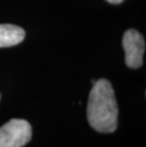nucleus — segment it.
<instances>
[{
	"label": "nucleus",
	"mask_w": 146,
	"mask_h": 147,
	"mask_svg": "<svg viewBox=\"0 0 146 147\" xmlns=\"http://www.w3.org/2000/svg\"><path fill=\"white\" fill-rule=\"evenodd\" d=\"M87 121L100 133H113L118 126L119 109L112 84L106 79L96 81L87 102Z\"/></svg>",
	"instance_id": "1"
},
{
	"label": "nucleus",
	"mask_w": 146,
	"mask_h": 147,
	"mask_svg": "<svg viewBox=\"0 0 146 147\" xmlns=\"http://www.w3.org/2000/svg\"><path fill=\"white\" fill-rule=\"evenodd\" d=\"M32 129L29 121L11 119L0 127V147H23L30 142Z\"/></svg>",
	"instance_id": "2"
},
{
	"label": "nucleus",
	"mask_w": 146,
	"mask_h": 147,
	"mask_svg": "<svg viewBox=\"0 0 146 147\" xmlns=\"http://www.w3.org/2000/svg\"><path fill=\"white\" fill-rule=\"evenodd\" d=\"M122 47L125 53V64L131 68H139L143 64L145 40L138 30H127L123 34Z\"/></svg>",
	"instance_id": "3"
},
{
	"label": "nucleus",
	"mask_w": 146,
	"mask_h": 147,
	"mask_svg": "<svg viewBox=\"0 0 146 147\" xmlns=\"http://www.w3.org/2000/svg\"><path fill=\"white\" fill-rule=\"evenodd\" d=\"M25 30L22 28L11 24L0 25V48H8L18 45L25 38Z\"/></svg>",
	"instance_id": "4"
},
{
	"label": "nucleus",
	"mask_w": 146,
	"mask_h": 147,
	"mask_svg": "<svg viewBox=\"0 0 146 147\" xmlns=\"http://www.w3.org/2000/svg\"><path fill=\"white\" fill-rule=\"evenodd\" d=\"M106 1L111 3V4H120V3L123 2L124 0H106Z\"/></svg>",
	"instance_id": "5"
},
{
	"label": "nucleus",
	"mask_w": 146,
	"mask_h": 147,
	"mask_svg": "<svg viewBox=\"0 0 146 147\" xmlns=\"http://www.w3.org/2000/svg\"><path fill=\"white\" fill-rule=\"evenodd\" d=\"M96 81H97V80H94V79H92V80H91V82H92V84H94L96 83Z\"/></svg>",
	"instance_id": "6"
}]
</instances>
